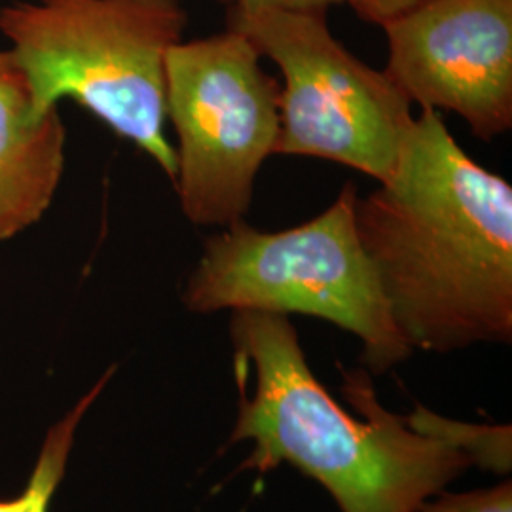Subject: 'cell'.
I'll return each mask as SVG.
<instances>
[{"label": "cell", "mask_w": 512, "mask_h": 512, "mask_svg": "<svg viewBox=\"0 0 512 512\" xmlns=\"http://www.w3.org/2000/svg\"><path fill=\"white\" fill-rule=\"evenodd\" d=\"M325 16L228 8L226 29L249 38L283 73L274 154L346 165L384 183L414 128L412 103L385 71L342 46Z\"/></svg>", "instance_id": "5"}, {"label": "cell", "mask_w": 512, "mask_h": 512, "mask_svg": "<svg viewBox=\"0 0 512 512\" xmlns=\"http://www.w3.org/2000/svg\"><path fill=\"white\" fill-rule=\"evenodd\" d=\"M416 512H512V482L463 494L440 492Z\"/></svg>", "instance_id": "11"}, {"label": "cell", "mask_w": 512, "mask_h": 512, "mask_svg": "<svg viewBox=\"0 0 512 512\" xmlns=\"http://www.w3.org/2000/svg\"><path fill=\"white\" fill-rule=\"evenodd\" d=\"M186 25L179 0H37L0 8V31L38 118L73 99L148 154L173 184L165 57Z\"/></svg>", "instance_id": "3"}, {"label": "cell", "mask_w": 512, "mask_h": 512, "mask_svg": "<svg viewBox=\"0 0 512 512\" xmlns=\"http://www.w3.org/2000/svg\"><path fill=\"white\" fill-rule=\"evenodd\" d=\"M384 71L421 110L452 112L480 141L512 128V0H429L382 27Z\"/></svg>", "instance_id": "7"}, {"label": "cell", "mask_w": 512, "mask_h": 512, "mask_svg": "<svg viewBox=\"0 0 512 512\" xmlns=\"http://www.w3.org/2000/svg\"><path fill=\"white\" fill-rule=\"evenodd\" d=\"M255 44L236 31L177 42L165 57V116L177 135L184 217L226 228L251 209L260 167L274 156L279 93Z\"/></svg>", "instance_id": "6"}, {"label": "cell", "mask_w": 512, "mask_h": 512, "mask_svg": "<svg viewBox=\"0 0 512 512\" xmlns=\"http://www.w3.org/2000/svg\"><path fill=\"white\" fill-rule=\"evenodd\" d=\"M348 183L315 219L264 232L245 219L205 241L183 291L192 313L266 311L310 315L355 334L366 372L384 374L414 351L397 329L355 222Z\"/></svg>", "instance_id": "4"}, {"label": "cell", "mask_w": 512, "mask_h": 512, "mask_svg": "<svg viewBox=\"0 0 512 512\" xmlns=\"http://www.w3.org/2000/svg\"><path fill=\"white\" fill-rule=\"evenodd\" d=\"M230 340L255 387H239L238 420L228 446L251 440L241 471L268 473L291 463L321 484L340 512H416L471 465L448 444L385 410L365 368H342V395L353 418L311 372L291 319L232 311Z\"/></svg>", "instance_id": "2"}, {"label": "cell", "mask_w": 512, "mask_h": 512, "mask_svg": "<svg viewBox=\"0 0 512 512\" xmlns=\"http://www.w3.org/2000/svg\"><path fill=\"white\" fill-rule=\"evenodd\" d=\"M228 8H275L289 12H317L327 14L332 6L342 4L344 0H224Z\"/></svg>", "instance_id": "13"}, {"label": "cell", "mask_w": 512, "mask_h": 512, "mask_svg": "<svg viewBox=\"0 0 512 512\" xmlns=\"http://www.w3.org/2000/svg\"><path fill=\"white\" fill-rule=\"evenodd\" d=\"M114 374V366L95 384L90 393H86L73 410L57 421L44 440L37 467L23 494L10 501H0V512H50V503L54 499L55 490L65 476L67 459L73 448L74 433L88 408L95 403L103 387L109 384Z\"/></svg>", "instance_id": "10"}, {"label": "cell", "mask_w": 512, "mask_h": 512, "mask_svg": "<svg viewBox=\"0 0 512 512\" xmlns=\"http://www.w3.org/2000/svg\"><path fill=\"white\" fill-rule=\"evenodd\" d=\"M344 2H348L351 10L366 23L384 27L385 23L401 18L429 0H344Z\"/></svg>", "instance_id": "12"}, {"label": "cell", "mask_w": 512, "mask_h": 512, "mask_svg": "<svg viewBox=\"0 0 512 512\" xmlns=\"http://www.w3.org/2000/svg\"><path fill=\"white\" fill-rule=\"evenodd\" d=\"M416 433L440 440L467 456L473 467L494 475H509L512 467L511 425H478L467 421L442 418L418 404L412 414L404 416Z\"/></svg>", "instance_id": "9"}, {"label": "cell", "mask_w": 512, "mask_h": 512, "mask_svg": "<svg viewBox=\"0 0 512 512\" xmlns=\"http://www.w3.org/2000/svg\"><path fill=\"white\" fill-rule=\"evenodd\" d=\"M65 141L59 110L38 118L18 63L0 50V241L33 226L54 202Z\"/></svg>", "instance_id": "8"}, {"label": "cell", "mask_w": 512, "mask_h": 512, "mask_svg": "<svg viewBox=\"0 0 512 512\" xmlns=\"http://www.w3.org/2000/svg\"><path fill=\"white\" fill-rule=\"evenodd\" d=\"M355 222L412 351L512 342V186L421 110L391 177Z\"/></svg>", "instance_id": "1"}]
</instances>
